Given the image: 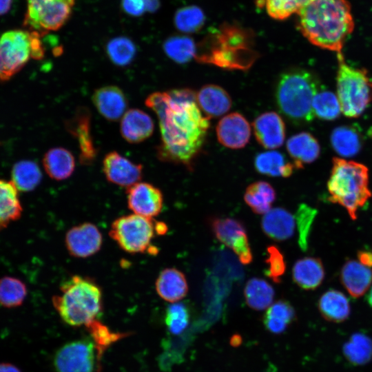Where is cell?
I'll list each match as a JSON object with an SVG mask.
<instances>
[{
	"label": "cell",
	"mask_w": 372,
	"mask_h": 372,
	"mask_svg": "<svg viewBox=\"0 0 372 372\" xmlns=\"http://www.w3.org/2000/svg\"><path fill=\"white\" fill-rule=\"evenodd\" d=\"M196 101L207 117H218L227 112L231 106L229 94L220 86L206 85L196 93Z\"/></svg>",
	"instance_id": "25"
},
{
	"label": "cell",
	"mask_w": 372,
	"mask_h": 372,
	"mask_svg": "<svg viewBox=\"0 0 372 372\" xmlns=\"http://www.w3.org/2000/svg\"><path fill=\"white\" fill-rule=\"evenodd\" d=\"M60 290V295L52 297V304L66 324L85 326L101 312V289L92 279L73 276L61 285Z\"/></svg>",
	"instance_id": "4"
},
{
	"label": "cell",
	"mask_w": 372,
	"mask_h": 372,
	"mask_svg": "<svg viewBox=\"0 0 372 372\" xmlns=\"http://www.w3.org/2000/svg\"><path fill=\"white\" fill-rule=\"evenodd\" d=\"M286 147L293 161L294 167L298 169L315 161L320 153L318 141L308 132H300L291 136Z\"/></svg>",
	"instance_id": "24"
},
{
	"label": "cell",
	"mask_w": 372,
	"mask_h": 372,
	"mask_svg": "<svg viewBox=\"0 0 372 372\" xmlns=\"http://www.w3.org/2000/svg\"><path fill=\"white\" fill-rule=\"evenodd\" d=\"M210 225L216 238L231 249L242 264L247 265L252 261L246 229L240 220L232 218H213Z\"/></svg>",
	"instance_id": "12"
},
{
	"label": "cell",
	"mask_w": 372,
	"mask_h": 372,
	"mask_svg": "<svg viewBox=\"0 0 372 372\" xmlns=\"http://www.w3.org/2000/svg\"><path fill=\"white\" fill-rule=\"evenodd\" d=\"M43 165L47 174L56 180L68 178L75 169V160L72 154L63 147L49 149L43 158Z\"/></svg>",
	"instance_id": "28"
},
{
	"label": "cell",
	"mask_w": 372,
	"mask_h": 372,
	"mask_svg": "<svg viewBox=\"0 0 372 372\" xmlns=\"http://www.w3.org/2000/svg\"><path fill=\"white\" fill-rule=\"evenodd\" d=\"M152 0H121L124 12L130 15L138 17L149 10Z\"/></svg>",
	"instance_id": "47"
},
{
	"label": "cell",
	"mask_w": 372,
	"mask_h": 372,
	"mask_svg": "<svg viewBox=\"0 0 372 372\" xmlns=\"http://www.w3.org/2000/svg\"><path fill=\"white\" fill-rule=\"evenodd\" d=\"M318 308L326 320L335 323L345 321L351 313L349 299L343 293L335 289H329L321 296Z\"/></svg>",
	"instance_id": "27"
},
{
	"label": "cell",
	"mask_w": 372,
	"mask_h": 372,
	"mask_svg": "<svg viewBox=\"0 0 372 372\" xmlns=\"http://www.w3.org/2000/svg\"><path fill=\"white\" fill-rule=\"evenodd\" d=\"M216 132L219 143L230 149L244 147L251 136L249 122L238 112L229 114L222 118L216 126Z\"/></svg>",
	"instance_id": "17"
},
{
	"label": "cell",
	"mask_w": 372,
	"mask_h": 372,
	"mask_svg": "<svg viewBox=\"0 0 372 372\" xmlns=\"http://www.w3.org/2000/svg\"><path fill=\"white\" fill-rule=\"evenodd\" d=\"M12 182L19 191L30 192L41 183L42 174L39 165L32 161L16 163L12 169Z\"/></svg>",
	"instance_id": "34"
},
{
	"label": "cell",
	"mask_w": 372,
	"mask_h": 372,
	"mask_svg": "<svg viewBox=\"0 0 372 372\" xmlns=\"http://www.w3.org/2000/svg\"><path fill=\"white\" fill-rule=\"evenodd\" d=\"M297 16L299 30L311 44L337 54L354 29L347 0H308Z\"/></svg>",
	"instance_id": "2"
},
{
	"label": "cell",
	"mask_w": 372,
	"mask_h": 372,
	"mask_svg": "<svg viewBox=\"0 0 372 372\" xmlns=\"http://www.w3.org/2000/svg\"><path fill=\"white\" fill-rule=\"evenodd\" d=\"M167 56L177 63H187L196 58L197 47L194 40L187 36L169 37L163 43Z\"/></svg>",
	"instance_id": "37"
},
{
	"label": "cell",
	"mask_w": 372,
	"mask_h": 372,
	"mask_svg": "<svg viewBox=\"0 0 372 372\" xmlns=\"http://www.w3.org/2000/svg\"><path fill=\"white\" fill-rule=\"evenodd\" d=\"M62 1H64L70 3L72 6H73L74 3V0H62Z\"/></svg>",
	"instance_id": "53"
},
{
	"label": "cell",
	"mask_w": 372,
	"mask_h": 372,
	"mask_svg": "<svg viewBox=\"0 0 372 372\" xmlns=\"http://www.w3.org/2000/svg\"><path fill=\"white\" fill-rule=\"evenodd\" d=\"M12 0H0V15L6 14L10 9Z\"/></svg>",
	"instance_id": "49"
},
{
	"label": "cell",
	"mask_w": 372,
	"mask_h": 372,
	"mask_svg": "<svg viewBox=\"0 0 372 372\" xmlns=\"http://www.w3.org/2000/svg\"><path fill=\"white\" fill-rule=\"evenodd\" d=\"M106 52L114 64L126 66L134 60L136 50L134 43L129 38L118 37L107 43Z\"/></svg>",
	"instance_id": "40"
},
{
	"label": "cell",
	"mask_w": 372,
	"mask_h": 372,
	"mask_svg": "<svg viewBox=\"0 0 372 372\" xmlns=\"http://www.w3.org/2000/svg\"><path fill=\"white\" fill-rule=\"evenodd\" d=\"M143 167L116 151L109 152L103 161V172L106 179L116 185L129 187L140 182Z\"/></svg>",
	"instance_id": "15"
},
{
	"label": "cell",
	"mask_w": 372,
	"mask_h": 372,
	"mask_svg": "<svg viewBox=\"0 0 372 372\" xmlns=\"http://www.w3.org/2000/svg\"><path fill=\"white\" fill-rule=\"evenodd\" d=\"M308 0H265L268 15L273 19L283 21L297 14Z\"/></svg>",
	"instance_id": "44"
},
{
	"label": "cell",
	"mask_w": 372,
	"mask_h": 372,
	"mask_svg": "<svg viewBox=\"0 0 372 372\" xmlns=\"http://www.w3.org/2000/svg\"><path fill=\"white\" fill-rule=\"evenodd\" d=\"M261 226L268 237L276 241H283L293 236L296 221L287 209L275 207L263 214Z\"/></svg>",
	"instance_id": "22"
},
{
	"label": "cell",
	"mask_w": 372,
	"mask_h": 372,
	"mask_svg": "<svg viewBox=\"0 0 372 372\" xmlns=\"http://www.w3.org/2000/svg\"><path fill=\"white\" fill-rule=\"evenodd\" d=\"M256 171L261 174L273 177H289L293 171L294 165L288 162L285 156L276 151L258 154L254 160Z\"/></svg>",
	"instance_id": "30"
},
{
	"label": "cell",
	"mask_w": 372,
	"mask_h": 372,
	"mask_svg": "<svg viewBox=\"0 0 372 372\" xmlns=\"http://www.w3.org/2000/svg\"><path fill=\"white\" fill-rule=\"evenodd\" d=\"M189 322V312L182 302L171 304L165 311V322L168 331L174 335L181 333Z\"/></svg>",
	"instance_id": "43"
},
{
	"label": "cell",
	"mask_w": 372,
	"mask_h": 372,
	"mask_svg": "<svg viewBox=\"0 0 372 372\" xmlns=\"http://www.w3.org/2000/svg\"><path fill=\"white\" fill-rule=\"evenodd\" d=\"M366 300L369 306L372 308V287L367 295Z\"/></svg>",
	"instance_id": "52"
},
{
	"label": "cell",
	"mask_w": 372,
	"mask_h": 372,
	"mask_svg": "<svg viewBox=\"0 0 372 372\" xmlns=\"http://www.w3.org/2000/svg\"><path fill=\"white\" fill-rule=\"evenodd\" d=\"M244 296L247 304L250 308L261 311L271 305L274 298V290L266 280L253 278L246 284Z\"/></svg>",
	"instance_id": "33"
},
{
	"label": "cell",
	"mask_w": 372,
	"mask_h": 372,
	"mask_svg": "<svg viewBox=\"0 0 372 372\" xmlns=\"http://www.w3.org/2000/svg\"><path fill=\"white\" fill-rule=\"evenodd\" d=\"M331 143L334 150L341 156L351 157L361 149V138L355 129L340 126L334 129L331 135Z\"/></svg>",
	"instance_id": "35"
},
{
	"label": "cell",
	"mask_w": 372,
	"mask_h": 372,
	"mask_svg": "<svg viewBox=\"0 0 372 372\" xmlns=\"http://www.w3.org/2000/svg\"><path fill=\"white\" fill-rule=\"evenodd\" d=\"M27 295V287L21 280L5 276L0 279V304L13 308L20 306Z\"/></svg>",
	"instance_id": "39"
},
{
	"label": "cell",
	"mask_w": 372,
	"mask_h": 372,
	"mask_svg": "<svg viewBox=\"0 0 372 372\" xmlns=\"http://www.w3.org/2000/svg\"><path fill=\"white\" fill-rule=\"evenodd\" d=\"M254 38L250 30L224 23L202 42L195 59L223 69L249 70L258 58Z\"/></svg>",
	"instance_id": "3"
},
{
	"label": "cell",
	"mask_w": 372,
	"mask_h": 372,
	"mask_svg": "<svg viewBox=\"0 0 372 372\" xmlns=\"http://www.w3.org/2000/svg\"><path fill=\"white\" fill-rule=\"evenodd\" d=\"M322 261L314 257H304L298 260L292 269V277L296 284L305 290L318 287L324 278Z\"/></svg>",
	"instance_id": "26"
},
{
	"label": "cell",
	"mask_w": 372,
	"mask_h": 372,
	"mask_svg": "<svg viewBox=\"0 0 372 372\" xmlns=\"http://www.w3.org/2000/svg\"><path fill=\"white\" fill-rule=\"evenodd\" d=\"M295 318V310L291 304L286 300H280L267 308L263 322L271 333H281L294 321Z\"/></svg>",
	"instance_id": "32"
},
{
	"label": "cell",
	"mask_w": 372,
	"mask_h": 372,
	"mask_svg": "<svg viewBox=\"0 0 372 372\" xmlns=\"http://www.w3.org/2000/svg\"><path fill=\"white\" fill-rule=\"evenodd\" d=\"M94 346L90 339H80L63 345L56 352L54 366L57 372H93Z\"/></svg>",
	"instance_id": "11"
},
{
	"label": "cell",
	"mask_w": 372,
	"mask_h": 372,
	"mask_svg": "<svg viewBox=\"0 0 372 372\" xmlns=\"http://www.w3.org/2000/svg\"><path fill=\"white\" fill-rule=\"evenodd\" d=\"M90 113L85 107L79 108L74 116L65 124L66 129L76 139L79 150V160L83 165H90L95 159L97 150L91 134Z\"/></svg>",
	"instance_id": "16"
},
{
	"label": "cell",
	"mask_w": 372,
	"mask_h": 372,
	"mask_svg": "<svg viewBox=\"0 0 372 372\" xmlns=\"http://www.w3.org/2000/svg\"><path fill=\"white\" fill-rule=\"evenodd\" d=\"M156 291L164 300L174 303L182 300L187 293L188 285L183 273L176 268H166L158 275Z\"/></svg>",
	"instance_id": "23"
},
{
	"label": "cell",
	"mask_w": 372,
	"mask_h": 372,
	"mask_svg": "<svg viewBox=\"0 0 372 372\" xmlns=\"http://www.w3.org/2000/svg\"><path fill=\"white\" fill-rule=\"evenodd\" d=\"M315 116L323 120H334L340 114V105L337 95L331 91H319L313 100Z\"/></svg>",
	"instance_id": "42"
},
{
	"label": "cell",
	"mask_w": 372,
	"mask_h": 372,
	"mask_svg": "<svg viewBox=\"0 0 372 372\" xmlns=\"http://www.w3.org/2000/svg\"><path fill=\"white\" fill-rule=\"evenodd\" d=\"M92 100L98 112L108 121H116L126 112V96L117 86L107 85L96 89Z\"/></svg>",
	"instance_id": "19"
},
{
	"label": "cell",
	"mask_w": 372,
	"mask_h": 372,
	"mask_svg": "<svg viewBox=\"0 0 372 372\" xmlns=\"http://www.w3.org/2000/svg\"><path fill=\"white\" fill-rule=\"evenodd\" d=\"M41 35L35 31L12 30L0 37V81L10 80L32 58L44 56Z\"/></svg>",
	"instance_id": "8"
},
{
	"label": "cell",
	"mask_w": 372,
	"mask_h": 372,
	"mask_svg": "<svg viewBox=\"0 0 372 372\" xmlns=\"http://www.w3.org/2000/svg\"><path fill=\"white\" fill-rule=\"evenodd\" d=\"M72 6L62 0H49L37 4H28L23 25L41 36L56 30L68 20Z\"/></svg>",
	"instance_id": "10"
},
{
	"label": "cell",
	"mask_w": 372,
	"mask_h": 372,
	"mask_svg": "<svg viewBox=\"0 0 372 372\" xmlns=\"http://www.w3.org/2000/svg\"><path fill=\"white\" fill-rule=\"evenodd\" d=\"M0 372H21L18 368L8 363L0 364Z\"/></svg>",
	"instance_id": "50"
},
{
	"label": "cell",
	"mask_w": 372,
	"mask_h": 372,
	"mask_svg": "<svg viewBox=\"0 0 372 372\" xmlns=\"http://www.w3.org/2000/svg\"><path fill=\"white\" fill-rule=\"evenodd\" d=\"M255 137L265 149L281 147L285 138V125L281 116L275 112H265L253 122Z\"/></svg>",
	"instance_id": "18"
},
{
	"label": "cell",
	"mask_w": 372,
	"mask_h": 372,
	"mask_svg": "<svg viewBox=\"0 0 372 372\" xmlns=\"http://www.w3.org/2000/svg\"><path fill=\"white\" fill-rule=\"evenodd\" d=\"M205 21L204 12L196 6L178 9L174 18L176 28L185 33H194L199 31L203 26Z\"/></svg>",
	"instance_id": "41"
},
{
	"label": "cell",
	"mask_w": 372,
	"mask_h": 372,
	"mask_svg": "<svg viewBox=\"0 0 372 372\" xmlns=\"http://www.w3.org/2000/svg\"><path fill=\"white\" fill-rule=\"evenodd\" d=\"M129 209L134 214L153 218L163 208V196L158 187L146 182H138L127 188Z\"/></svg>",
	"instance_id": "13"
},
{
	"label": "cell",
	"mask_w": 372,
	"mask_h": 372,
	"mask_svg": "<svg viewBox=\"0 0 372 372\" xmlns=\"http://www.w3.org/2000/svg\"><path fill=\"white\" fill-rule=\"evenodd\" d=\"M18 191L12 180L0 178V231L21 217L23 209Z\"/></svg>",
	"instance_id": "29"
},
{
	"label": "cell",
	"mask_w": 372,
	"mask_h": 372,
	"mask_svg": "<svg viewBox=\"0 0 372 372\" xmlns=\"http://www.w3.org/2000/svg\"><path fill=\"white\" fill-rule=\"evenodd\" d=\"M156 221L135 214L121 216L112 223L110 237L129 254H156L157 248L152 245L155 236Z\"/></svg>",
	"instance_id": "9"
},
{
	"label": "cell",
	"mask_w": 372,
	"mask_h": 372,
	"mask_svg": "<svg viewBox=\"0 0 372 372\" xmlns=\"http://www.w3.org/2000/svg\"><path fill=\"white\" fill-rule=\"evenodd\" d=\"M65 244L72 256L85 258L93 256L101 249L103 237L95 225L83 223L67 231Z\"/></svg>",
	"instance_id": "14"
},
{
	"label": "cell",
	"mask_w": 372,
	"mask_h": 372,
	"mask_svg": "<svg viewBox=\"0 0 372 372\" xmlns=\"http://www.w3.org/2000/svg\"><path fill=\"white\" fill-rule=\"evenodd\" d=\"M154 130L153 120L141 110H128L121 118V134L130 143H138L147 139L152 135Z\"/></svg>",
	"instance_id": "20"
},
{
	"label": "cell",
	"mask_w": 372,
	"mask_h": 372,
	"mask_svg": "<svg viewBox=\"0 0 372 372\" xmlns=\"http://www.w3.org/2000/svg\"><path fill=\"white\" fill-rule=\"evenodd\" d=\"M346 359L353 365H363L372 359V340L366 334H353L343 346Z\"/></svg>",
	"instance_id": "36"
},
{
	"label": "cell",
	"mask_w": 372,
	"mask_h": 372,
	"mask_svg": "<svg viewBox=\"0 0 372 372\" xmlns=\"http://www.w3.org/2000/svg\"><path fill=\"white\" fill-rule=\"evenodd\" d=\"M145 105L158 119V158L192 168L210 124L209 118L201 113L196 92L189 88L156 92L147 97Z\"/></svg>",
	"instance_id": "1"
},
{
	"label": "cell",
	"mask_w": 372,
	"mask_h": 372,
	"mask_svg": "<svg viewBox=\"0 0 372 372\" xmlns=\"http://www.w3.org/2000/svg\"><path fill=\"white\" fill-rule=\"evenodd\" d=\"M336 93L341 112L347 117L360 116L372 102V79L366 70L348 65L337 54Z\"/></svg>",
	"instance_id": "7"
},
{
	"label": "cell",
	"mask_w": 372,
	"mask_h": 372,
	"mask_svg": "<svg viewBox=\"0 0 372 372\" xmlns=\"http://www.w3.org/2000/svg\"><path fill=\"white\" fill-rule=\"evenodd\" d=\"M276 196V192L269 183L257 181L247 187L244 199L254 213L265 214L271 209Z\"/></svg>",
	"instance_id": "31"
},
{
	"label": "cell",
	"mask_w": 372,
	"mask_h": 372,
	"mask_svg": "<svg viewBox=\"0 0 372 372\" xmlns=\"http://www.w3.org/2000/svg\"><path fill=\"white\" fill-rule=\"evenodd\" d=\"M340 280L353 298L363 296L372 283V269L354 260L347 261L340 271Z\"/></svg>",
	"instance_id": "21"
},
{
	"label": "cell",
	"mask_w": 372,
	"mask_h": 372,
	"mask_svg": "<svg viewBox=\"0 0 372 372\" xmlns=\"http://www.w3.org/2000/svg\"><path fill=\"white\" fill-rule=\"evenodd\" d=\"M316 214V211L302 204L297 211L296 220L299 231V244L302 249H307L309 231Z\"/></svg>",
	"instance_id": "46"
},
{
	"label": "cell",
	"mask_w": 372,
	"mask_h": 372,
	"mask_svg": "<svg viewBox=\"0 0 372 372\" xmlns=\"http://www.w3.org/2000/svg\"><path fill=\"white\" fill-rule=\"evenodd\" d=\"M320 82L311 72L293 68L282 72L276 87V100L280 112L296 123L311 122L313 100L320 91Z\"/></svg>",
	"instance_id": "5"
},
{
	"label": "cell",
	"mask_w": 372,
	"mask_h": 372,
	"mask_svg": "<svg viewBox=\"0 0 372 372\" xmlns=\"http://www.w3.org/2000/svg\"><path fill=\"white\" fill-rule=\"evenodd\" d=\"M91 340L96 349L99 362L104 352L114 342L129 334L127 333L112 332L110 329L96 319L85 325Z\"/></svg>",
	"instance_id": "38"
},
{
	"label": "cell",
	"mask_w": 372,
	"mask_h": 372,
	"mask_svg": "<svg viewBox=\"0 0 372 372\" xmlns=\"http://www.w3.org/2000/svg\"><path fill=\"white\" fill-rule=\"evenodd\" d=\"M358 261L362 265L372 267V251L368 250H361L358 253Z\"/></svg>",
	"instance_id": "48"
},
{
	"label": "cell",
	"mask_w": 372,
	"mask_h": 372,
	"mask_svg": "<svg viewBox=\"0 0 372 372\" xmlns=\"http://www.w3.org/2000/svg\"><path fill=\"white\" fill-rule=\"evenodd\" d=\"M267 269L265 273L273 282H279L286 269L284 256L279 249L273 245L267 247Z\"/></svg>",
	"instance_id": "45"
},
{
	"label": "cell",
	"mask_w": 372,
	"mask_h": 372,
	"mask_svg": "<svg viewBox=\"0 0 372 372\" xmlns=\"http://www.w3.org/2000/svg\"><path fill=\"white\" fill-rule=\"evenodd\" d=\"M156 232L158 235L165 234L167 231V225L163 222H156L155 225Z\"/></svg>",
	"instance_id": "51"
},
{
	"label": "cell",
	"mask_w": 372,
	"mask_h": 372,
	"mask_svg": "<svg viewBox=\"0 0 372 372\" xmlns=\"http://www.w3.org/2000/svg\"><path fill=\"white\" fill-rule=\"evenodd\" d=\"M369 179V169L364 165L333 158L327 182L329 200L345 208L350 218L355 220L359 209L372 196Z\"/></svg>",
	"instance_id": "6"
}]
</instances>
